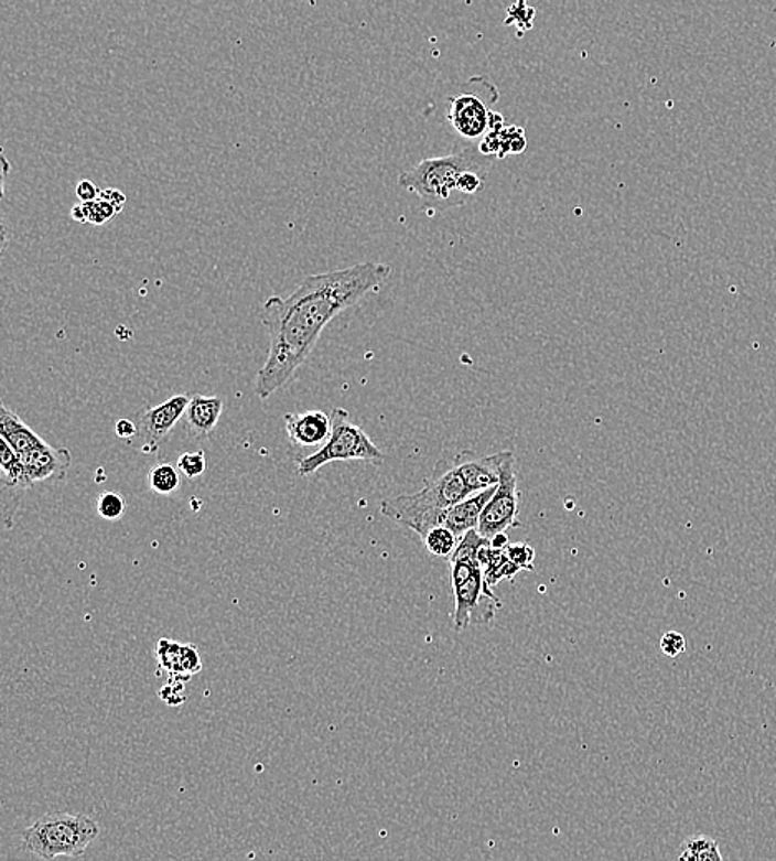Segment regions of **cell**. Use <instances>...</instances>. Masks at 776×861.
I'll list each match as a JSON object with an SVG mask.
<instances>
[{
	"label": "cell",
	"mask_w": 776,
	"mask_h": 861,
	"mask_svg": "<svg viewBox=\"0 0 776 861\" xmlns=\"http://www.w3.org/2000/svg\"><path fill=\"white\" fill-rule=\"evenodd\" d=\"M151 491L158 496H171L181 486V473L173 464H157L148 476Z\"/></svg>",
	"instance_id": "obj_21"
},
{
	"label": "cell",
	"mask_w": 776,
	"mask_h": 861,
	"mask_svg": "<svg viewBox=\"0 0 776 861\" xmlns=\"http://www.w3.org/2000/svg\"><path fill=\"white\" fill-rule=\"evenodd\" d=\"M687 642L683 638L682 633L667 632L664 633L660 638V652L669 658H676V656L682 655L686 652Z\"/></svg>",
	"instance_id": "obj_26"
},
{
	"label": "cell",
	"mask_w": 776,
	"mask_h": 861,
	"mask_svg": "<svg viewBox=\"0 0 776 861\" xmlns=\"http://www.w3.org/2000/svg\"><path fill=\"white\" fill-rule=\"evenodd\" d=\"M525 148H527V138H525L524 128L507 127V125L498 130L488 131L478 144L482 154L488 158L495 157L498 160L507 154L524 153Z\"/></svg>",
	"instance_id": "obj_17"
},
{
	"label": "cell",
	"mask_w": 776,
	"mask_h": 861,
	"mask_svg": "<svg viewBox=\"0 0 776 861\" xmlns=\"http://www.w3.org/2000/svg\"><path fill=\"white\" fill-rule=\"evenodd\" d=\"M157 659L160 672H168L173 681L186 682L203 671L196 646L181 645L173 639L163 638L158 642Z\"/></svg>",
	"instance_id": "obj_13"
},
{
	"label": "cell",
	"mask_w": 776,
	"mask_h": 861,
	"mask_svg": "<svg viewBox=\"0 0 776 861\" xmlns=\"http://www.w3.org/2000/svg\"><path fill=\"white\" fill-rule=\"evenodd\" d=\"M452 592H454V629L462 632L474 623L487 625L495 618L502 602L487 589L485 569L481 562L452 556Z\"/></svg>",
	"instance_id": "obj_6"
},
{
	"label": "cell",
	"mask_w": 776,
	"mask_h": 861,
	"mask_svg": "<svg viewBox=\"0 0 776 861\" xmlns=\"http://www.w3.org/2000/svg\"><path fill=\"white\" fill-rule=\"evenodd\" d=\"M491 546L492 549L498 550V552H505V550H507L508 547H510V543H508L507 534H497V536L492 537Z\"/></svg>",
	"instance_id": "obj_31"
},
{
	"label": "cell",
	"mask_w": 776,
	"mask_h": 861,
	"mask_svg": "<svg viewBox=\"0 0 776 861\" xmlns=\"http://www.w3.org/2000/svg\"><path fill=\"white\" fill-rule=\"evenodd\" d=\"M471 496L454 463L441 460L419 493L382 501L381 514L424 539L432 529L442 526L451 507Z\"/></svg>",
	"instance_id": "obj_2"
},
{
	"label": "cell",
	"mask_w": 776,
	"mask_h": 861,
	"mask_svg": "<svg viewBox=\"0 0 776 861\" xmlns=\"http://www.w3.org/2000/svg\"><path fill=\"white\" fill-rule=\"evenodd\" d=\"M0 440L6 441L19 456H25L47 444V441L42 440L34 429L29 428L28 422L22 421L4 402L0 405Z\"/></svg>",
	"instance_id": "obj_16"
},
{
	"label": "cell",
	"mask_w": 776,
	"mask_h": 861,
	"mask_svg": "<svg viewBox=\"0 0 776 861\" xmlns=\"http://www.w3.org/2000/svg\"><path fill=\"white\" fill-rule=\"evenodd\" d=\"M100 191L101 190H98L97 184L91 183V181L82 180L80 183L77 184L75 193H77L80 203H95V201L100 200Z\"/></svg>",
	"instance_id": "obj_28"
},
{
	"label": "cell",
	"mask_w": 776,
	"mask_h": 861,
	"mask_svg": "<svg viewBox=\"0 0 776 861\" xmlns=\"http://www.w3.org/2000/svg\"><path fill=\"white\" fill-rule=\"evenodd\" d=\"M207 461L204 451L196 453H183L177 460V470L187 480H197L206 473Z\"/></svg>",
	"instance_id": "obj_24"
},
{
	"label": "cell",
	"mask_w": 776,
	"mask_h": 861,
	"mask_svg": "<svg viewBox=\"0 0 776 861\" xmlns=\"http://www.w3.org/2000/svg\"><path fill=\"white\" fill-rule=\"evenodd\" d=\"M127 510V501L115 491L100 494L97 501V513L105 520H120Z\"/></svg>",
	"instance_id": "obj_23"
},
{
	"label": "cell",
	"mask_w": 776,
	"mask_h": 861,
	"mask_svg": "<svg viewBox=\"0 0 776 861\" xmlns=\"http://www.w3.org/2000/svg\"><path fill=\"white\" fill-rule=\"evenodd\" d=\"M332 437L326 441L322 450L312 456L297 461V474L300 477H310L326 464L338 461H365V463L381 464L386 456L371 438L365 433V429L349 419L348 411L335 408L332 412Z\"/></svg>",
	"instance_id": "obj_5"
},
{
	"label": "cell",
	"mask_w": 776,
	"mask_h": 861,
	"mask_svg": "<svg viewBox=\"0 0 776 861\" xmlns=\"http://www.w3.org/2000/svg\"><path fill=\"white\" fill-rule=\"evenodd\" d=\"M223 411L224 399L219 396H191L186 415H184L191 437L196 440L209 438L216 431Z\"/></svg>",
	"instance_id": "obj_15"
},
{
	"label": "cell",
	"mask_w": 776,
	"mask_h": 861,
	"mask_svg": "<svg viewBox=\"0 0 776 861\" xmlns=\"http://www.w3.org/2000/svg\"><path fill=\"white\" fill-rule=\"evenodd\" d=\"M190 399L186 395L171 396L161 405L151 406L140 412L137 424L143 440V453H157L160 450L161 444L186 415Z\"/></svg>",
	"instance_id": "obj_8"
},
{
	"label": "cell",
	"mask_w": 776,
	"mask_h": 861,
	"mask_svg": "<svg viewBox=\"0 0 776 861\" xmlns=\"http://www.w3.org/2000/svg\"><path fill=\"white\" fill-rule=\"evenodd\" d=\"M285 431L293 450L299 453L322 450L332 437V416L322 409L285 415Z\"/></svg>",
	"instance_id": "obj_9"
},
{
	"label": "cell",
	"mask_w": 776,
	"mask_h": 861,
	"mask_svg": "<svg viewBox=\"0 0 776 861\" xmlns=\"http://www.w3.org/2000/svg\"><path fill=\"white\" fill-rule=\"evenodd\" d=\"M449 121L461 137L467 140L484 138L494 127V115L485 107L481 98L471 94H462L451 98Z\"/></svg>",
	"instance_id": "obj_12"
},
{
	"label": "cell",
	"mask_w": 776,
	"mask_h": 861,
	"mask_svg": "<svg viewBox=\"0 0 776 861\" xmlns=\"http://www.w3.org/2000/svg\"><path fill=\"white\" fill-rule=\"evenodd\" d=\"M100 835V825L82 814L55 811L39 818L22 835V847L44 860L84 857Z\"/></svg>",
	"instance_id": "obj_4"
},
{
	"label": "cell",
	"mask_w": 776,
	"mask_h": 861,
	"mask_svg": "<svg viewBox=\"0 0 776 861\" xmlns=\"http://www.w3.org/2000/svg\"><path fill=\"white\" fill-rule=\"evenodd\" d=\"M24 466L25 487L35 484L55 483L67 477L72 466V454L67 448H54L51 444L37 448L21 456Z\"/></svg>",
	"instance_id": "obj_10"
},
{
	"label": "cell",
	"mask_w": 776,
	"mask_h": 861,
	"mask_svg": "<svg viewBox=\"0 0 776 861\" xmlns=\"http://www.w3.org/2000/svg\"><path fill=\"white\" fill-rule=\"evenodd\" d=\"M0 471H2V487L4 491H24V466H22L21 456L9 446L6 441L0 444Z\"/></svg>",
	"instance_id": "obj_19"
},
{
	"label": "cell",
	"mask_w": 776,
	"mask_h": 861,
	"mask_svg": "<svg viewBox=\"0 0 776 861\" xmlns=\"http://www.w3.org/2000/svg\"><path fill=\"white\" fill-rule=\"evenodd\" d=\"M389 263L363 262L305 277L289 297L263 302V326L270 336L269 355L256 378V395L269 399L289 383L315 348L325 326L378 289L391 276Z\"/></svg>",
	"instance_id": "obj_1"
},
{
	"label": "cell",
	"mask_w": 776,
	"mask_h": 861,
	"mask_svg": "<svg viewBox=\"0 0 776 861\" xmlns=\"http://www.w3.org/2000/svg\"><path fill=\"white\" fill-rule=\"evenodd\" d=\"M121 211L107 201H95V203H78L72 207V219L80 224H91V226H101L114 219Z\"/></svg>",
	"instance_id": "obj_20"
},
{
	"label": "cell",
	"mask_w": 776,
	"mask_h": 861,
	"mask_svg": "<svg viewBox=\"0 0 776 861\" xmlns=\"http://www.w3.org/2000/svg\"><path fill=\"white\" fill-rule=\"evenodd\" d=\"M422 542H424L429 553L445 560H449L454 556L459 546L457 537H455L451 530L445 529L444 526L432 529L431 532L422 539Z\"/></svg>",
	"instance_id": "obj_22"
},
{
	"label": "cell",
	"mask_w": 776,
	"mask_h": 861,
	"mask_svg": "<svg viewBox=\"0 0 776 861\" xmlns=\"http://www.w3.org/2000/svg\"><path fill=\"white\" fill-rule=\"evenodd\" d=\"M100 200L114 204V206L118 207L120 211H123L125 204H127V196H125L120 190H115V187H107V190H101Z\"/></svg>",
	"instance_id": "obj_30"
},
{
	"label": "cell",
	"mask_w": 776,
	"mask_h": 861,
	"mask_svg": "<svg viewBox=\"0 0 776 861\" xmlns=\"http://www.w3.org/2000/svg\"><path fill=\"white\" fill-rule=\"evenodd\" d=\"M497 486L492 489L482 491V493L472 494L467 499L462 503L455 504L454 507L445 513L442 526L445 529L451 530L459 540L471 532V530H477L478 524H481L482 513L487 507L488 501L494 496Z\"/></svg>",
	"instance_id": "obj_14"
},
{
	"label": "cell",
	"mask_w": 776,
	"mask_h": 861,
	"mask_svg": "<svg viewBox=\"0 0 776 861\" xmlns=\"http://www.w3.org/2000/svg\"><path fill=\"white\" fill-rule=\"evenodd\" d=\"M511 454L514 453L510 451H502L494 456H478L472 451H462L457 456H454L452 463L457 467L471 494H477L498 486L502 467Z\"/></svg>",
	"instance_id": "obj_11"
},
{
	"label": "cell",
	"mask_w": 776,
	"mask_h": 861,
	"mask_svg": "<svg viewBox=\"0 0 776 861\" xmlns=\"http://www.w3.org/2000/svg\"><path fill=\"white\" fill-rule=\"evenodd\" d=\"M492 158L478 147H468L448 157L422 160L399 174V186L418 194L424 211H445L467 203L461 193L462 177L467 173H488Z\"/></svg>",
	"instance_id": "obj_3"
},
{
	"label": "cell",
	"mask_w": 776,
	"mask_h": 861,
	"mask_svg": "<svg viewBox=\"0 0 776 861\" xmlns=\"http://www.w3.org/2000/svg\"><path fill=\"white\" fill-rule=\"evenodd\" d=\"M518 513H520V491H518L517 460L515 454H511L502 467L497 491L482 513L477 532L488 540L497 534H507V530L520 526Z\"/></svg>",
	"instance_id": "obj_7"
},
{
	"label": "cell",
	"mask_w": 776,
	"mask_h": 861,
	"mask_svg": "<svg viewBox=\"0 0 776 861\" xmlns=\"http://www.w3.org/2000/svg\"><path fill=\"white\" fill-rule=\"evenodd\" d=\"M2 164H4V168H2V196L6 194V177H8L9 171H11V163H9L8 158L2 157Z\"/></svg>",
	"instance_id": "obj_32"
},
{
	"label": "cell",
	"mask_w": 776,
	"mask_h": 861,
	"mask_svg": "<svg viewBox=\"0 0 776 861\" xmlns=\"http://www.w3.org/2000/svg\"><path fill=\"white\" fill-rule=\"evenodd\" d=\"M508 559L520 570H534L535 549L528 543H515L507 549Z\"/></svg>",
	"instance_id": "obj_25"
},
{
	"label": "cell",
	"mask_w": 776,
	"mask_h": 861,
	"mask_svg": "<svg viewBox=\"0 0 776 861\" xmlns=\"http://www.w3.org/2000/svg\"><path fill=\"white\" fill-rule=\"evenodd\" d=\"M679 861H725V858L713 838L696 835L680 844Z\"/></svg>",
	"instance_id": "obj_18"
},
{
	"label": "cell",
	"mask_w": 776,
	"mask_h": 861,
	"mask_svg": "<svg viewBox=\"0 0 776 861\" xmlns=\"http://www.w3.org/2000/svg\"><path fill=\"white\" fill-rule=\"evenodd\" d=\"M184 682L181 681H173L171 679L170 685L164 686L163 691H161V699H163L164 702H166L168 706H180L183 704L184 701Z\"/></svg>",
	"instance_id": "obj_27"
},
{
	"label": "cell",
	"mask_w": 776,
	"mask_h": 861,
	"mask_svg": "<svg viewBox=\"0 0 776 861\" xmlns=\"http://www.w3.org/2000/svg\"><path fill=\"white\" fill-rule=\"evenodd\" d=\"M115 431H117V437L123 441H131L140 437L137 422L130 421V419H120L115 426Z\"/></svg>",
	"instance_id": "obj_29"
}]
</instances>
